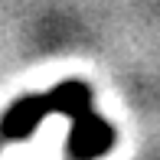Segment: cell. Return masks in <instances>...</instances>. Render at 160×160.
Returning <instances> with one entry per match:
<instances>
[{"label": "cell", "mask_w": 160, "mask_h": 160, "mask_svg": "<svg viewBox=\"0 0 160 160\" xmlns=\"http://www.w3.org/2000/svg\"><path fill=\"white\" fill-rule=\"evenodd\" d=\"M52 111L69 114V118L92 111V88L85 82H59L46 95H26V98L13 101L0 118V141L30 137L39 128V121H46V114H52Z\"/></svg>", "instance_id": "obj_1"}, {"label": "cell", "mask_w": 160, "mask_h": 160, "mask_svg": "<svg viewBox=\"0 0 160 160\" xmlns=\"http://www.w3.org/2000/svg\"><path fill=\"white\" fill-rule=\"evenodd\" d=\"M111 147H114V131L108 121H101L95 114V108L72 118V131H69V141H65L69 160H98Z\"/></svg>", "instance_id": "obj_2"}]
</instances>
